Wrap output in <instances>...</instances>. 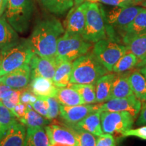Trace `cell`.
I'll list each match as a JSON object with an SVG mask.
<instances>
[{
    "label": "cell",
    "instance_id": "cell-1",
    "mask_svg": "<svg viewBox=\"0 0 146 146\" xmlns=\"http://www.w3.org/2000/svg\"><path fill=\"white\" fill-rule=\"evenodd\" d=\"M61 22L55 16H47L36 22L29 41L36 54L41 57H56L58 39L64 33Z\"/></svg>",
    "mask_w": 146,
    "mask_h": 146
},
{
    "label": "cell",
    "instance_id": "cell-2",
    "mask_svg": "<svg viewBox=\"0 0 146 146\" xmlns=\"http://www.w3.org/2000/svg\"><path fill=\"white\" fill-rule=\"evenodd\" d=\"M108 73L92 52L81 56L72 62L70 84H93Z\"/></svg>",
    "mask_w": 146,
    "mask_h": 146
},
{
    "label": "cell",
    "instance_id": "cell-3",
    "mask_svg": "<svg viewBox=\"0 0 146 146\" xmlns=\"http://www.w3.org/2000/svg\"><path fill=\"white\" fill-rule=\"evenodd\" d=\"M35 12V0H8L3 14L6 21L19 33L29 30Z\"/></svg>",
    "mask_w": 146,
    "mask_h": 146
},
{
    "label": "cell",
    "instance_id": "cell-4",
    "mask_svg": "<svg viewBox=\"0 0 146 146\" xmlns=\"http://www.w3.org/2000/svg\"><path fill=\"white\" fill-rule=\"evenodd\" d=\"M35 53L28 39H21L17 44L0 52V76L29 64Z\"/></svg>",
    "mask_w": 146,
    "mask_h": 146
},
{
    "label": "cell",
    "instance_id": "cell-5",
    "mask_svg": "<svg viewBox=\"0 0 146 146\" xmlns=\"http://www.w3.org/2000/svg\"><path fill=\"white\" fill-rule=\"evenodd\" d=\"M100 6L105 22L107 37L114 41H116L115 29H117L120 32L121 31L143 8L142 7L131 5L126 7H114L111 10H105L102 5Z\"/></svg>",
    "mask_w": 146,
    "mask_h": 146
},
{
    "label": "cell",
    "instance_id": "cell-6",
    "mask_svg": "<svg viewBox=\"0 0 146 146\" xmlns=\"http://www.w3.org/2000/svg\"><path fill=\"white\" fill-rule=\"evenodd\" d=\"M91 48L92 43L85 41L81 35L64 32L58 39L56 58L72 62L89 53Z\"/></svg>",
    "mask_w": 146,
    "mask_h": 146
},
{
    "label": "cell",
    "instance_id": "cell-7",
    "mask_svg": "<svg viewBox=\"0 0 146 146\" xmlns=\"http://www.w3.org/2000/svg\"><path fill=\"white\" fill-rule=\"evenodd\" d=\"M81 36L85 41L92 43L107 39L104 19L99 3L89 2L85 16V29Z\"/></svg>",
    "mask_w": 146,
    "mask_h": 146
},
{
    "label": "cell",
    "instance_id": "cell-8",
    "mask_svg": "<svg viewBox=\"0 0 146 146\" xmlns=\"http://www.w3.org/2000/svg\"><path fill=\"white\" fill-rule=\"evenodd\" d=\"M127 52L126 45L108 39L95 43L92 50L94 56L108 72H112L114 66Z\"/></svg>",
    "mask_w": 146,
    "mask_h": 146
},
{
    "label": "cell",
    "instance_id": "cell-9",
    "mask_svg": "<svg viewBox=\"0 0 146 146\" xmlns=\"http://www.w3.org/2000/svg\"><path fill=\"white\" fill-rule=\"evenodd\" d=\"M100 119L103 133L121 135L132 128L135 118L127 112H102Z\"/></svg>",
    "mask_w": 146,
    "mask_h": 146
},
{
    "label": "cell",
    "instance_id": "cell-10",
    "mask_svg": "<svg viewBox=\"0 0 146 146\" xmlns=\"http://www.w3.org/2000/svg\"><path fill=\"white\" fill-rule=\"evenodd\" d=\"M142 104L135 95L127 98H113L100 106L102 112H127L135 118L141 111Z\"/></svg>",
    "mask_w": 146,
    "mask_h": 146
},
{
    "label": "cell",
    "instance_id": "cell-11",
    "mask_svg": "<svg viewBox=\"0 0 146 146\" xmlns=\"http://www.w3.org/2000/svg\"><path fill=\"white\" fill-rule=\"evenodd\" d=\"M58 62V61L56 57H41L35 54L29 63L31 68V79L41 76L52 80L57 68Z\"/></svg>",
    "mask_w": 146,
    "mask_h": 146
},
{
    "label": "cell",
    "instance_id": "cell-12",
    "mask_svg": "<svg viewBox=\"0 0 146 146\" xmlns=\"http://www.w3.org/2000/svg\"><path fill=\"white\" fill-rule=\"evenodd\" d=\"M89 1H85L69 10L64 23L65 32L82 35L85 29V16Z\"/></svg>",
    "mask_w": 146,
    "mask_h": 146
},
{
    "label": "cell",
    "instance_id": "cell-13",
    "mask_svg": "<svg viewBox=\"0 0 146 146\" xmlns=\"http://www.w3.org/2000/svg\"><path fill=\"white\" fill-rule=\"evenodd\" d=\"M50 143H58L68 144L70 145H78V140L74 129L67 125H53L45 127Z\"/></svg>",
    "mask_w": 146,
    "mask_h": 146
},
{
    "label": "cell",
    "instance_id": "cell-14",
    "mask_svg": "<svg viewBox=\"0 0 146 146\" xmlns=\"http://www.w3.org/2000/svg\"><path fill=\"white\" fill-rule=\"evenodd\" d=\"M98 104H81L73 106H60V116L67 125H76L91 113L100 109Z\"/></svg>",
    "mask_w": 146,
    "mask_h": 146
},
{
    "label": "cell",
    "instance_id": "cell-15",
    "mask_svg": "<svg viewBox=\"0 0 146 146\" xmlns=\"http://www.w3.org/2000/svg\"><path fill=\"white\" fill-rule=\"evenodd\" d=\"M30 81L31 68L29 64L24 65L0 76V85H7L17 90L26 88Z\"/></svg>",
    "mask_w": 146,
    "mask_h": 146
},
{
    "label": "cell",
    "instance_id": "cell-16",
    "mask_svg": "<svg viewBox=\"0 0 146 146\" xmlns=\"http://www.w3.org/2000/svg\"><path fill=\"white\" fill-rule=\"evenodd\" d=\"M146 33V8H143L137 15L120 31L123 43L126 44L133 38Z\"/></svg>",
    "mask_w": 146,
    "mask_h": 146
},
{
    "label": "cell",
    "instance_id": "cell-17",
    "mask_svg": "<svg viewBox=\"0 0 146 146\" xmlns=\"http://www.w3.org/2000/svg\"><path fill=\"white\" fill-rule=\"evenodd\" d=\"M26 133L25 125L17 121L0 139V146H25Z\"/></svg>",
    "mask_w": 146,
    "mask_h": 146
},
{
    "label": "cell",
    "instance_id": "cell-18",
    "mask_svg": "<svg viewBox=\"0 0 146 146\" xmlns=\"http://www.w3.org/2000/svg\"><path fill=\"white\" fill-rule=\"evenodd\" d=\"M20 37L3 16L0 17V52L17 44Z\"/></svg>",
    "mask_w": 146,
    "mask_h": 146
},
{
    "label": "cell",
    "instance_id": "cell-19",
    "mask_svg": "<svg viewBox=\"0 0 146 146\" xmlns=\"http://www.w3.org/2000/svg\"><path fill=\"white\" fill-rule=\"evenodd\" d=\"M29 89L39 97H55L58 87L52 79L38 76L31 79Z\"/></svg>",
    "mask_w": 146,
    "mask_h": 146
},
{
    "label": "cell",
    "instance_id": "cell-20",
    "mask_svg": "<svg viewBox=\"0 0 146 146\" xmlns=\"http://www.w3.org/2000/svg\"><path fill=\"white\" fill-rule=\"evenodd\" d=\"M116 74V73H107L97 81L95 84L96 103H104L110 99L112 83Z\"/></svg>",
    "mask_w": 146,
    "mask_h": 146
},
{
    "label": "cell",
    "instance_id": "cell-21",
    "mask_svg": "<svg viewBox=\"0 0 146 146\" xmlns=\"http://www.w3.org/2000/svg\"><path fill=\"white\" fill-rule=\"evenodd\" d=\"M127 52L133 53L137 58L138 63L136 67L146 66V33L133 38L126 43Z\"/></svg>",
    "mask_w": 146,
    "mask_h": 146
},
{
    "label": "cell",
    "instance_id": "cell-22",
    "mask_svg": "<svg viewBox=\"0 0 146 146\" xmlns=\"http://www.w3.org/2000/svg\"><path fill=\"white\" fill-rule=\"evenodd\" d=\"M116 74L111 89L110 99L127 98L134 95L128 80V72Z\"/></svg>",
    "mask_w": 146,
    "mask_h": 146
},
{
    "label": "cell",
    "instance_id": "cell-23",
    "mask_svg": "<svg viewBox=\"0 0 146 146\" xmlns=\"http://www.w3.org/2000/svg\"><path fill=\"white\" fill-rule=\"evenodd\" d=\"M40 7L51 14L63 16L74 5V0H36Z\"/></svg>",
    "mask_w": 146,
    "mask_h": 146
},
{
    "label": "cell",
    "instance_id": "cell-24",
    "mask_svg": "<svg viewBox=\"0 0 146 146\" xmlns=\"http://www.w3.org/2000/svg\"><path fill=\"white\" fill-rule=\"evenodd\" d=\"M128 80L133 94L141 101L142 104L146 103V80L139 70L128 72Z\"/></svg>",
    "mask_w": 146,
    "mask_h": 146
},
{
    "label": "cell",
    "instance_id": "cell-25",
    "mask_svg": "<svg viewBox=\"0 0 146 146\" xmlns=\"http://www.w3.org/2000/svg\"><path fill=\"white\" fill-rule=\"evenodd\" d=\"M55 98L62 106H73L85 104L80 94L69 85L68 87H58Z\"/></svg>",
    "mask_w": 146,
    "mask_h": 146
},
{
    "label": "cell",
    "instance_id": "cell-26",
    "mask_svg": "<svg viewBox=\"0 0 146 146\" xmlns=\"http://www.w3.org/2000/svg\"><path fill=\"white\" fill-rule=\"evenodd\" d=\"M58 61L57 68L52 81L57 87L68 86L70 83L72 68V62L59 60H58Z\"/></svg>",
    "mask_w": 146,
    "mask_h": 146
},
{
    "label": "cell",
    "instance_id": "cell-27",
    "mask_svg": "<svg viewBox=\"0 0 146 146\" xmlns=\"http://www.w3.org/2000/svg\"><path fill=\"white\" fill-rule=\"evenodd\" d=\"M102 111L98 110L95 112L89 114L81 121L78 122L75 125L80 129L87 131L96 136H100L103 134L102 129L100 115Z\"/></svg>",
    "mask_w": 146,
    "mask_h": 146
},
{
    "label": "cell",
    "instance_id": "cell-28",
    "mask_svg": "<svg viewBox=\"0 0 146 146\" xmlns=\"http://www.w3.org/2000/svg\"><path fill=\"white\" fill-rule=\"evenodd\" d=\"M25 146H50L45 129L41 127L27 128Z\"/></svg>",
    "mask_w": 146,
    "mask_h": 146
},
{
    "label": "cell",
    "instance_id": "cell-29",
    "mask_svg": "<svg viewBox=\"0 0 146 146\" xmlns=\"http://www.w3.org/2000/svg\"><path fill=\"white\" fill-rule=\"evenodd\" d=\"M27 105V110L26 114L21 123L27 125L28 127H43L49 125L51 120L47 119L44 116L36 112L35 110H33L31 104Z\"/></svg>",
    "mask_w": 146,
    "mask_h": 146
},
{
    "label": "cell",
    "instance_id": "cell-30",
    "mask_svg": "<svg viewBox=\"0 0 146 146\" xmlns=\"http://www.w3.org/2000/svg\"><path fill=\"white\" fill-rule=\"evenodd\" d=\"M17 121V118L14 113L0 101V139Z\"/></svg>",
    "mask_w": 146,
    "mask_h": 146
},
{
    "label": "cell",
    "instance_id": "cell-31",
    "mask_svg": "<svg viewBox=\"0 0 146 146\" xmlns=\"http://www.w3.org/2000/svg\"><path fill=\"white\" fill-rule=\"evenodd\" d=\"M138 63L137 58L133 53L127 52L120 58L113 67L114 73H124L133 70Z\"/></svg>",
    "mask_w": 146,
    "mask_h": 146
},
{
    "label": "cell",
    "instance_id": "cell-32",
    "mask_svg": "<svg viewBox=\"0 0 146 146\" xmlns=\"http://www.w3.org/2000/svg\"><path fill=\"white\" fill-rule=\"evenodd\" d=\"M69 86L77 91L85 104H96V87L93 84H69Z\"/></svg>",
    "mask_w": 146,
    "mask_h": 146
},
{
    "label": "cell",
    "instance_id": "cell-33",
    "mask_svg": "<svg viewBox=\"0 0 146 146\" xmlns=\"http://www.w3.org/2000/svg\"><path fill=\"white\" fill-rule=\"evenodd\" d=\"M74 129L78 140V146H96V135L80 129L75 125H68Z\"/></svg>",
    "mask_w": 146,
    "mask_h": 146
},
{
    "label": "cell",
    "instance_id": "cell-34",
    "mask_svg": "<svg viewBox=\"0 0 146 146\" xmlns=\"http://www.w3.org/2000/svg\"><path fill=\"white\" fill-rule=\"evenodd\" d=\"M47 104V119L52 120L57 118L60 112V105L55 97H44Z\"/></svg>",
    "mask_w": 146,
    "mask_h": 146
},
{
    "label": "cell",
    "instance_id": "cell-35",
    "mask_svg": "<svg viewBox=\"0 0 146 146\" xmlns=\"http://www.w3.org/2000/svg\"><path fill=\"white\" fill-rule=\"evenodd\" d=\"M21 91L17 89H14L12 94L7 98L0 100V101L3 103V104L7 107L11 111L18 104L20 103V96H21Z\"/></svg>",
    "mask_w": 146,
    "mask_h": 146
},
{
    "label": "cell",
    "instance_id": "cell-36",
    "mask_svg": "<svg viewBox=\"0 0 146 146\" xmlns=\"http://www.w3.org/2000/svg\"><path fill=\"white\" fill-rule=\"evenodd\" d=\"M31 106L36 112L44 116L45 118H47V104L44 97L37 96L36 101L34 102Z\"/></svg>",
    "mask_w": 146,
    "mask_h": 146
},
{
    "label": "cell",
    "instance_id": "cell-37",
    "mask_svg": "<svg viewBox=\"0 0 146 146\" xmlns=\"http://www.w3.org/2000/svg\"><path fill=\"white\" fill-rule=\"evenodd\" d=\"M122 137H136L141 139L146 140V125L135 129H129L121 134Z\"/></svg>",
    "mask_w": 146,
    "mask_h": 146
},
{
    "label": "cell",
    "instance_id": "cell-38",
    "mask_svg": "<svg viewBox=\"0 0 146 146\" xmlns=\"http://www.w3.org/2000/svg\"><path fill=\"white\" fill-rule=\"evenodd\" d=\"M116 142L112 134L106 133L98 136L96 139V146H116Z\"/></svg>",
    "mask_w": 146,
    "mask_h": 146
},
{
    "label": "cell",
    "instance_id": "cell-39",
    "mask_svg": "<svg viewBox=\"0 0 146 146\" xmlns=\"http://www.w3.org/2000/svg\"><path fill=\"white\" fill-rule=\"evenodd\" d=\"M37 100V96L34 95L29 89L28 90H24L21 91V96H20V102L25 104L32 105L34 102H35Z\"/></svg>",
    "mask_w": 146,
    "mask_h": 146
},
{
    "label": "cell",
    "instance_id": "cell-40",
    "mask_svg": "<svg viewBox=\"0 0 146 146\" xmlns=\"http://www.w3.org/2000/svg\"><path fill=\"white\" fill-rule=\"evenodd\" d=\"M27 110V105L25 104L22 103L20 102L19 104L14 107V108L12 110V112L14 113V114L16 116V118L20 120V122L23 119L24 116H25V114H26Z\"/></svg>",
    "mask_w": 146,
    "mask_h": 146
},
{
    "label": "cell",
    "instance_id": "cell-41",
    "mask_svg": "<svg viewBox=\"0 0 146 146\" xmlns=\"http://www.w3.org/2000/svg\"><path fill=\"white\" fill-rule=\"evenodd\" d=\"M98 1L104 4L112 5L114 7H126L131 5L130 3L123 0H98Z\"/></svg>",
    "mask_w": 146,
    "mask_h": 146
},
{
    "label": "cell",
    "instance_id": "cell-42",
    "mask_svg": "<svg viewBox=\"0 0 146 146\" xmlns=\"http://www.w3.org/2000/svg\"><path fill=\"white\" fill-rule=\"evenodd\" d=\"M139 116L137 120V126H143L146 125V103L143 105L141 108V112H139Z\"/></svg>",
    "mask_w": 146,
    "mask_h": 146
},
{
    "label": "cell",
    "instance_id": "cell-43",
    "mask_svg": "<svg viewBox=\"0 0 146 146\" xmlns=\"http://www.w3.org/2000/svg\"><path fill=\"white\" fill-rule=\"evenodd\" d=\"M14 91V89L12 87L7 86V85H0V100L10 96Z\"/></svg>",
    "mask_w": 146,
    "mask_h": 146
},
{
    "label": "cell",
    "instance_id": "cell-44",
    "mask_svg": "<svg viewBox=\"0 0 146 146\" xmlns=\"http://www.w3.org/2000/svg\"><path fill=\"white\" fill-rule=\"evenodd\" d=\"M7 4H8V0H0V17L4 14Z\"/></svg>",
    "mask_w": 146,
    "mask_h": 146
},
{
    "label": "cell",
    "instance_id": "cell-45",
    "mask_svg": "<svg viewBox=\"0 0 146 146\" xmlns=\"http://www.w3.org/2000/svg\"><path fill=\"white\" fill-rule=\"evenodd\" d=\"M85 1H89V2H96L98 0H74V5L77 6V5H81V3L85 2Z\"/></svg>",
    "mask_w": 146,
    "mask_h": 146
},
{
    "label": "cell",
    "instance_id": "cell-46",
    "mask_svg": "<svg viewBox=\"0 0 146 146\" xmlns=\"http://www.w3.org/2000/svg\"><path fill=\"white\" fill-rule=\"evenodd\" d=\"M139 71H140V72H141V74H143L144 78H145V80H146V66H145L142 67V68H140Z\"/></svg>",
    "mask_w": 146,
    "mask_h": 146
},
{
    "label": "cell",
    "instance_id": "cell-47",
    "mask_svg": "<svg viewBox=\"0 0 146 146\" xmlns=\"http://www.w3.org/2000/svg\"><path fill=\"white\" fill-rule=\"evenodd\" d=\"M50 146H78V145H68V144L53 143H50Z\"/></svg>",
    "mask_w": 146,
    "mask_h": 146
},
{
    "label": "cell",
    "instance_id": "cell-48",
    "mask_svg": "<svg viewBox=\"0 0 146 146\" xmlns=\"http://www.w3.org/2000/svg\"><path fill=\"white\" fill-rule=\"evenodd\" d=\"M123 1H125L126 2L130 3L131 5H135V0H123Z\"/></svg>",
    "mask_w": 146,
    "mask_h": 146
},
{
    "label": "cell",
    "instance_id": "cell-49",
    "mask_svg": "<svg viewBox=\"0 0 146 146\" xmlns=\"http://www.w3.org/2000/svg\"><path fill=\"white\" fill-rule=\"evenodd\" d=\"M145 1V0H135V3H140V2H141V1Z\"/></svg>",
    "mask_w": 146,
    "mask_h": 146
},
{
    "label": "cell",
    "instance_id": "cell-50",
    "mask_svg": "<svg viewBox=\"0 0 146 146\" xmlns=\"http://www.w3.org/2000/svg\"><path fill=\"white\" fill-rule=\"evenodd\" d=\"M0 62H1V61H0Z\"/></svg>",
    "mask_w": 146,
    "mask_h": 146
}]
</instances>
